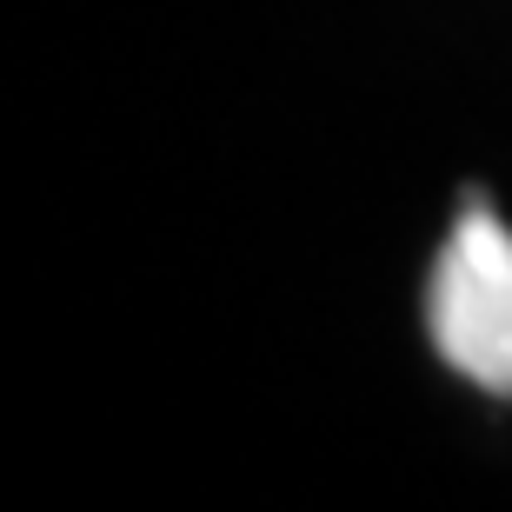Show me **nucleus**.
<instances>
[{
    "instance_id": "obj_1",
    "label": "nucleus",
    "mask_w": 512,
    "mask_h": 512,
    "mask_svg": "<svg viewBox=\"0 0 512 512\" xmlns=\"http://www.w3.org/2000/svg\"><path fill=\"white\" fill-rule=\"evenodd\" d=\"M426 326L459 380L512 393V233L479 207V193H466V213L433 260Z\"/></svg>"
}]
</instances>
